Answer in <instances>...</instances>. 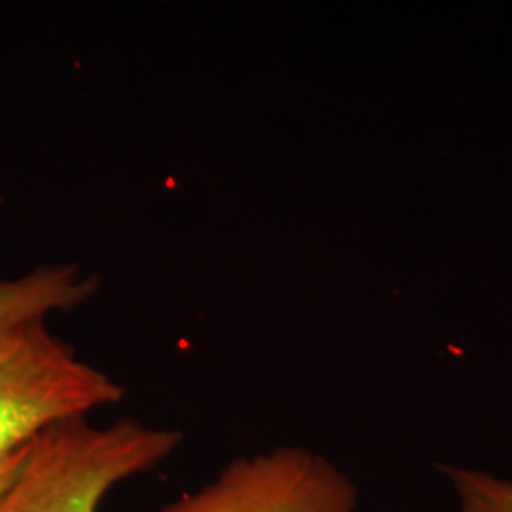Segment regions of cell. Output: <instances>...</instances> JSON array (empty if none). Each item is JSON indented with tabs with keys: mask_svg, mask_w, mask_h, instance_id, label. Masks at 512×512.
<instances>
[{
	"mask_svg": "<svg viewBox=\"0 0 512 512\" xmlns=\"http://www.w3.org/2000/svg\"><path fill=\"white\" fill-rule=\"evenodd\" d=\"M181 440L175 429L129 418L107 427L86 418L55 423L31 442L0 512H97L110 488L160 465Z\"/></svg>",
	"mask_w": 512,
	"mask_h": 512,
	"instance_id": "obj_1",
	"label": "cell"
},
{
	"mask_svg": "<svg viewBox=\"0 0 512 512\" xmlns=\"http://www.w3.org/2000/svg\"><path fill=\"white\" fill-rule=\"evenodd\" d=\"M122 397L124 387L82 361L46 321L16 330L0 342V458Z\"/></svg>",
	"mask_w": 512,
	"mask_h": 512,
	"instance_id": "obj_2",
	"label": "cell"
},
{
	"mask_svg": "<svg viewBox=\"0 0 512 512\" xmlns=\"http://www.w3.org/2000/svg\"><path fill=\"white\" fill-rule=\"evenodd\" d=\"M357 503V486L332 461L279 446L228 463L202 490L158 512H355Z\"/></svg>",
	"mask_w": 512,
	"mask_h": 512,
	"instance_id": "obj_3",
	"label": "cell"
},
{
	"mask_svg": "<svg viewBox=\"0 0 512 512\" xmlns=\"http://www.w3.org/2000/svg\"><path fill=\"white\" fill-rule=\"evenodd\" d=\"M97 289V277L73 264L38 266L29 274L0 281V342L52 313L80 308Z\"/></svg>",
	"mask_w": 512,
	"mask_h": 512,
	"instance_id": "obj_4",
	"label": "cell"
},
{
	"mask_svg": "<svg viewBox=\"0 0 512 512\" xmlns=\"http://www.w3.org/2000/svg\"><path fill=\"white\" fill-rule=\"evenodd\" d=\"M439 471L456 494L458 512H512V478L459 465H440Z\"/></svg>",
	"mask_w": 512,
	"mask_h": 512,
	"instance_id": "obj_5",
	"label": "cell"
},
{
	"mask_svg": "<svg viewBox=\"0 0 512 512\" xmlns=\"http://www.w3.org/2000/svg\"><path fill=\"white\" fill-rule=\"evenodd\" d=\"M31 442L21 446L16 452L0 458V501H2V497L6 495V492L10 490V486L14 484V480L18 478L19 473H21V469L25 465V459L29 456Z\"/></svg>",
	"mask_w": 512,
	"mask_h": 512,
	"instance_id": "obj_6",
	"label": "cell"
}]
</instances>
